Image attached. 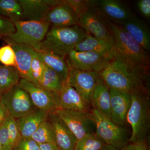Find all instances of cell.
Masks as SVG:
<instances>
[{
  "label": "cell",
  "instance_id": "8fae6325",
  "mask_svg": "<svg viewBox=\"0 0 150 150\" xmlns=\"http://www.w3.org/2000/svg\"><path fill=\"white\" fill-rule=\"evenodd\" d=\"M109 57L93 52L74 50L65 57L69 69L99 73L108 62Z\"/></svg>",
  "mask_w": 150,
  "mask_h": 150
},
{
  "label": "cell",
  "instance_id": "9c48e42d",
  "mask_svg": "<svg viewBox=\"0 0 150 150\" xmlns=\"http://www.w3.org/2000/svg\"><path fill=\"white\" fill-rule=\"evenodd\" d=\"M54 112L66 123L79 140L86 134L96 132L91 113L59 109Z\"/></svg>",
  "mask_w": 150,
  "mask_h": 150
},
{
  "label": "cell",
  "instance_id": "ffe728a7",
  "mask_svg": "<svg viewBox=\"0 0 150 150\" xmlns=\"http://www.w3.org/2000/svg\"><path fill=\"white\" fill-rule=\"evenodd\" d=\"M98 7L106 18L112 22H123L133 16L130 9L117 0H100Z\"/></svg>",
  "mask_w": 150,
  "mask_h": 150
},
{
  "label": "cell",
  "instance_id": "836d02e7",
  "mask_svg": "<svg viewBox=\"0 0 150 150\" xmlns=\"http://www.w3.org/2000/svg\"><path fill=\"white\" fill-rule=\"evenodd\" d=\"M12 150H40L39 144L30 138L21 137Z\"/></svg>",
  "mask_w": 150,
  "mask_h": 150
},
{
  "label": "cell",
  "instance_id": "e575fe53",
  "mask_svg": "<svg viewBox=\"0 0 150 150\" xmlns=\"http://www.w3.org/2000/svg\"><path fill=\"white\" fill-rule=\"evenodd\" d=\"M16 31L14 23L0 16V38L8 37Z\"/></svg>",
  "mask_w": 150,
  "mask_h": 150
},
{
  "label": "cell",
  "instance_id": "d6a6232c",
  "mask_svg": "<svg viewBox=\"0 0 150 150\" xmlns=\"http://www.w3.org/2000/svg\"><path fill=\"white\" fill-rule=\"evenodd\" d=\"M0 62L4 66L14 67L15 66V53L9 44L0 47Z\"/></svg>",
  "mask_w": 150,
  "mask_h": 150
},
{
  "label": "cell",
  "instance_id": "2e32d148",
  "mask_svg": "<svg viewBox=\"0 0 150 150\" xmlns=\"http://www.w3.org/2000/svg\"><path fill=\"white\" fill-rule=\"evenodd\" d=\"M43 21L54 27L79 25V16L63 0L49 11Z\"/></svg>",
  "mask_w": 150,
  "mask_h": 150
},
{
  "label": "cell",
  "instance_id": "cb8c5ba5",
  "mask_svg": "<svg viewBox=\"0 0 150 150\" xmlns=\"http://www.w3.org/2000/svg\"><path fill=\"white\" fill-rule=\"evenodd\" d=\"M114 46L110 43L92 35H88L77 44L74 50L93 52L105 57H109Z\"/></svg>",
  "mask_w": 150,
  "mask_h": 150
},
{
  "label": "cell",
  "instance_id": "74e56055",
  "mask_svg": "<svg viewBox=\"0 0 150 150\" xmlns=\"http://www.w3.org/2000/svg\"><path fill=\"white\" fill-rule=\"evenodd\" d=\"M120 150H149L147 142L129 143Z\"/></svg>",
  "mask_w": 150,
  "mask_h": 150
},
{
  "label": "cell",
  "instance_id": "60d3db41",
  "mask_svg": "<svg viewBox=\"0 0 150 150\" xmlns=\"http://www.w3.org/2000/svg\"><path fill=\"white\" fill-rule=\"evenodd\" d=\"M100 150H118L117 149H115V148L112 147L110 146H108V145H105Z\"/></svg>",
  "mask_w": 150,
  "mask_h": 150
},
{
  "label": "cell",
  "instance_id": "9a60e30c",
  "mask_svg": "<svg viewBox=\"0 0 150 150\" xmlns=\"http://www.w3.org/2000/svg\"><path fill=\"white\" fill-rule=\"evenodd\" d=\"M111 119L115 124L125 127L131 104V93L110 88Z\"/></svg>",
  "mask_w": 150,
  "mask_h": 150
},
{
  "label": "cell",
  "instance_id": "f35d334b",
  "mask_svg": "<svg viewBox=\"0 0 150 150\" xmlns=\"http://www.w3.org/2000/svg\"><path fill=\"white\" fill-rule=\"evenodd\" d=\"M9 114L8 110L3 103L0 107V125L4 122Z\"/></svg>",
  "mask_w": 150,
  "mask_h": 150
},
{
  "label": "cell",
  "instance_id": "5b68a950",
  "mask_svg": "<svg viewBox=\"0 0 150 150\" xmlns=\"http://www.w3.org/2000/svg\"><path fill=\"white\" fill-rule=\"evenodd\" d=\"M91 114L96 133L105 144L120 150L129 144V133L125 127L118 126L95 109H92Z\"/></svg>",
  "mask_w": 150,
  "mask_h": 150
},
{
  "label": "cell",
  "instance_id": "d6986e66",
  "mask_svg": "<svg viewBox=\"0 0 150 150\" xmlns=\"http://www.w3.org/2000/svg\"><path fill=\"white\" fill-rule=\"evenodd\" d=\"M114 23L123 28L145 51L148 53L150 51L149 30L142 20L133 16L126 21Z\"/></svg>",
  "mask_w": 150,
  "mask_h": 150
},
{
  "label": "cell",
  "instance_id": "3957f363",
  "mask_svg": "<svg viewBox=\"0 0 150 150\" xmlns=\"http://www.w3.org/2000/svg\"><path fill=\"white\" fill-rule=\"evenodd\" d=\"M88 35L80 25L64 27L50 26L38 51L65 57Z\"/></svg>",
  "mask_w": 150,
  "mask_h": 150
},
{
  "label": "cell",
  "instance_id": "603a6c76",
  "mask_svg": "<svg viewBox=\"0 0 150 150\" xmlns=\"http://www.w3.org/2000/svg\"><path fill=\"white\" fill-rule=\"evenodd\" d=\"M36 51L46 67L57 73L65 83L68 81L70 69L65 57L50 52Z\"/></svg>",
  "mask_w": 150,
  "mask_h": 150
},
{
  "label": "cell",
  "instance_id": "5bb4252c",
  "mask_svg": "<svg viewBox=\"0 0 150 150\" xmlns=\"http://www.w3.org/2000/svg\"><path fill=\"white\" fill-rule=\"evenodd\" d=\"M23 10L21 21H42L61 0H18Z\"/></svg>",
  "mask_w": 150,
  "mask_h": 150
},
{
  "label": "cell",
  "instance_id": "4316f807",
  "mask_svg": "<svg viewBox=\"0 0 150 150\" xmlns=\"http://www.w3.org/2000/svg\"><path fill=\"white\" fill-rule=\"evenodd\" d=\"M65 83L62 78L45 65L40 85L42 88L51 92L59 93Z\"/></svg>",
  "mask_w": 150,
  "mask_h": 150
},
{
  "label": "cell",
  "instance_id": "ab89813d",
  "mask_svg": "<svg viewBox=\"0 0 150 150\" xmlns=\"http://www.w3.org/2000/svg\"><path fill=\"white\" fill-rule=\"evenodd\" d=\"M40 150H60L56 144L53 143L39 144Z\"/></svg>",
  "mask_w": 150,
  "mask_h": 150
},
{
  "label": "cell",
  "instance_id": "44dd1931",
  "mask_svg": "<svg viewBox=\"0 0 150 150\" xmlns=\"http://www.w3.org/2000/svg\"><path fill=\"white\" fill-rule=\"evenodd\" d=\"M90 104L93 109L111 119L110 88L101 79L92 93Z\"/></svg>",
  "mask_w": 150,
  "mask_h": 150
},
{
  "label": "cell",
  "instance_id": "30bf717a",
  "mask_svg": "<svg viewBox=\"0 0 150 150\" xmlns=\"http://www.w3.org/2000/svg\"><path fill=\"white\" fill-rule=\"evenodd\" d=\"M18 85L29 94L33 103L38 109L49 112L60 109L59 93L48 91L23 79H21Z\"/></svg>",
  "mask_w": 150,
  "mask_h": 150
},
{
  "label": "cell",
  "instance_id": "484cf974",
  "mask_svg": "<svg viewBox=\"0 0 150 150\" xmlns=\"http://www.w3.org/2000/svg\"><path fill=\"white\" fill-rule=\"evenodd\" d=\"M0 16L14 23L21 21L23 10L18 0H0Z\"/></svg>",
  "mask_w": 150,
  "mask_h": 150
},
{
  "label": "cell",
  "instance_id": "b9f144b4",
  "mask_svg": "<svg viewBox=\"0 0 150 150\" xmlns=\"http://www.w3.org/2000/svg\"><path fill=\"white\" fill-rule=\"evenodd\" d=\"M2 93L0 92V107H1L3 104L2 100Z\"/></svg>",
  "mask_w": 150,
  "mask_h": 150
},
{
  "label": "cell",
  "instance_id": "4dcf8cb0",
  "mask_svg": "<svg viewBox=\"0 0 150 150\" xmlns=\"http://www.w3.org/2000/svg\"><path fill=\"white\" fill-rule=\"evenodd\" d=\"M6 120L10 143L12 149L13 146L19 141L22 137L19 130L16 118L9 113L7 117Z\"/></svg>",
  "mask_w": 150,
  "mask_h": 150
},
{
  "label": "cell",
  "instance_id": "8d00e7d4",
  "mask_svg": "<svg viewBox=\"0 0 150 150\" xmlns=\"http://www.w3.org/2000/svg\"><path fill=\"white\" fill-rule=\"evenodd\" d=\"M138 9L143 16L146 18L150 17V0H139L137 2Z\"/></svg>",
  "mask_w": 150,
  "mask_h": 150
},
{
  "label": "cell",
  "instance_id": "6da1fadb",
  "mask_svg": "<svg viewBox=\"0 0 150 150\" xmlns=\"http://www.w3.org/2000/svg\"><path fill=\"white\" fill-rule=\"evenodd\" d=\"M149 69L134 64L112 51L107 64L98 74L109 88L131 93L149 90Z\"/></svg>",
  "mask_w": 150,
  "mask_h": 150
},
{
  "label": "cell",
  "instance_id": "f1b7e54d",
  "mask_svg": "<svg viewBox=\"0 0 150 150\" xmlns=\"http://www.w3.org/2000/svg\"><path fill=\"white\" fill-rule=\"evenodd\" d=\"M105 145L96 132L91 133L77 140L74 150H100Z\"/></svg>",
  "mask_w": 150,
  "mask_h": 150
},
{
  "label": "cell",
  "instance_id": "f546056e",
  "mask_svg": "<svg viewBox=\"0 0 150 150\" xmlns=\"http://www.w3.org/2000/svg\"><path fill=\"white\" fill-rule=\"evenodd\" d=\"M79 16L87 9L98 7L99 1L96 0H63Z\"/></svg>",
  "mask_w": 150,
  "mask_h": 150
},
{
  "label": "cell",
  "instance_id": "277c9868",
  "mask_svg": "<svg viewBox=\"0 0 150 150\" xmlns=\"http://www.w3.org/2000/svg\"><path fill=\"white\" fill-rule=\"evenodd\" d=\"M108 23L115 40L112 52L134 64L149 68L150 58L148 52L123 28L108 19Z\"/></svg>",
  "mask_w": 150,
  "mask_h": 150
},
{
  "label": "cell",
  "instance_id": "ba28073f",
  "mask_svg": "<svg viewBox=\"0 0 150 150\" xmlns=\"http://www.w3.org/2000/svg\"><path fill=\"white\" fill-rule=\"evenodd\" d=\"M2 100L9 113L16 119L28 115L37 109L29 94L18 85L2 94Z\"/></svg>",
  "mask_w": 150,
  "mask_h": 150
},
{
  "label": "cell",
  "instance_id": "83f0119b",
  "mask_svg": "<svg viewBox=\"0 0 150 150\" xmlns=\"http://www.w3.org/2000/svg\"><path fill=\"white\" fill-rule=\"evenodd\" d=\"M30 138L39 144L46 143L56 144L54 127L48 120L41 123Z\"/></svg>",
  "mask_w": 150,
  "mask_h": 150
},
{
  "label": "cell",
  "instance_id": "ac0fdd59",
  "mask_svg": "<svg viewBox=\"0 0 150 150\" xmlns=\"http://www.w3.org/2000/svg\"><path fill=\"white\" fill-rule=\"evenodd\" d=\"M60 109L91 113L90 103L84 99L68 81L59 93Z\"/></svg>",
  "mask_w": 150,
  "mask_h": 150
},
{
  "label": "cell",
  "instance_id": "52a82bcc",
  "mask_svg": "<svg viewBox=\"0 0 150 150\" xmlns=\"http://www.w3.org/2000/svg\"><path fill=\"white\" fill-rule=\"evenodd\" d=\"M79 25L88 35L104 40L113 46L115 40L108 23V19L98 7L91 8L79 15Z\"/></svg>",
  "mask_w": 150,
  "mask_h": 150
},
{
  "label": "cell",
  "instance_id": "7bdbcfd3",
  "mask_svg": "<svg viewBox=\"0 0 150 150\" xmlns=\"http://www.w3.org/2000/svg\"><path fill=\"white\" fill-rule=\"evenodd\" d=\"M0 150H2V147L0 143Z\"/></svg>",
  "mask_w": 150,
  "mask_h": 150
},
{
  "label": "cell",
  "instance_id": "e0dca14e",
  "mask_svg": "<svg viewBox=\"0 0 150 150\" xmlns=\"http://www.w3.org/2000/svg\"><path fill=\"white\" fill-rule=\"evenodd\" d=\"M48 120L55 131L56 145L60 150H74L77 139L66 123L55 112H49Z\"/></svg>",
  "mask_w": 150,
  "mask_h": 150
},
{
  "label": "cell",
  "instance_id": "d4e9b609",
  "mask_svg": "<svg viewBox=\"0 0 150 150\" xmlns=\"http://www.w3.org/2000/svg\"><path fill=\"white\" fill-rule=\"evenodd\" d=\"M21 78L14 67L0 64V92L5 93L18 85Z\"/></svg>",
  "mask_w": 150,
  "mask_h": 150
},
{
  "label": "cell",
  "instance_id": "8992f818",
  "mask_svg": "<svg viewBox=\"0 0 150 150\" xmlns=\"http://www.w3.org/2000/svg\"><path fill=\"white\" fill-rule=\"evenodd\" d=\"M16 31L7 37L14 43L30 46L38 51L50 27L44 21H19L14 23Z\"/></svg>",
  "mask_w": 150,
  "mask_h": 150
},
{
  "label": "cell",
  "instance_id": "7a4b0ae2",
  "mask_svg": "<svg viewBox=\"0 0 150 150\" xmlns=\"http://www.w3.org/2000/svg\"><path fill=\"white\" fill-rule=\"evenodd\" d=\"M131 94V104L126 118L132 130L129 143L147 142L150 128L149 91H136Z\"/></svg>",
  "mask_w": 150,
  "mask_h": 150
},
{
  "label": "cell",
  "instance_id": "ee69618b",
  "mask_svg": "<svg viewBox=\"0 0 150 150\" xmlns=\"http://www.w3.org/2000/svg\"></svg>",
  "mask_w": 150,
  "mask_h": 150
},
{
  "label": "cell",
  "instance_id": "4fadbf2b",
  "mask_svg": "<svg viewBox=\"0 0 150 150\" xmlns=\"http://www.w3.org/2000/svg\"><path fill=\"white\" fill-rule=\"evenodd\" d=\"M1 39L7 44L11 45L14 51L16 57L14 67L21 79L25 80L40 87L39 83L33 76L30 70L33 48L27 45L14 43L7 37H4Z\"/></svg>",
  "mask_w": 150,
  "mask_h": 150
},
{
  "label": "cell",
  "instance_id": "7402d4cb",
  "mask_svg": "<svg viewBox=\"0 0 150 150\" xmlns=\"http://www.w3.org/2000/svg\"><path fill=\"white\" fill-rule=\"evenodd\" d=\"M49 112L37 109L33 112L16 119L22 137L30 138L41 123L48 120Z\"/></svg>",
  "mask_w": 150,
  "mask_h": 150
},
{
  "label": "cell",
  "instance_id": "7c38bea8",
  "mask_svg": "<svg viewBox=\"0 0 150 150\" xmlns=\"http://www.w3.org/2000/svg\"><path fill=\"white\" fill-rule=\"evenodd\" d=\"M100 80L99 74L96 72L70 69L68 82L90 103L92 93Z\"/></svg>",
  "mask_w": 150,
  "mask_h": 150
},
{
  "label": "cell",
  "instance_id": "d590c367",
  "mask_svg": "<svg viewBox=\"0 0 150 150\" xmlns=\"http://www.w3.org/2000/svg\"><path fill=\"white\" fill-rule=\"evenodd\" d=\"M6 118L0 125V143L1 145L2 150H12L10 143Z\"/></svg>",
  "mask_w": 150,
  "mask_h": 150
},
{
  "label": "cell",
  "instance_id": "1f68e13d",
  "mask_svg": "<svg viewBox=\"0 0 150 150\" xmlns=\"http://www.w3.org/2000/svg\"><path fill=\"white\" fill-rule=\"evenodd\" d=\"M45 65L40 59L37 51L33 49L30 70L33 77L40 84Z\"/></svg>",
  "mask_w": 150,
  "mask_h": 150
}]
</instances>
